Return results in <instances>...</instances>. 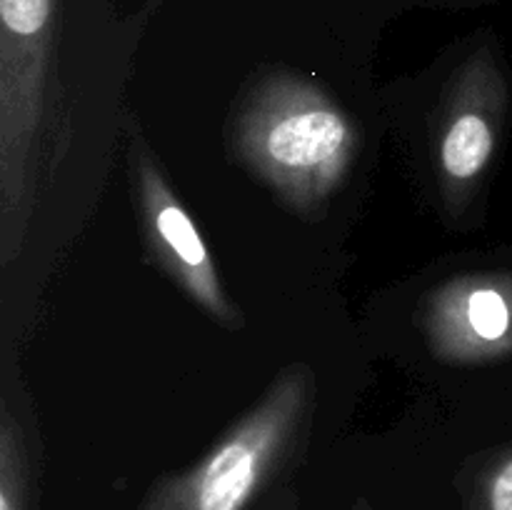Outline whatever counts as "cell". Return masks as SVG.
<instances>
[{
  "label": "cell",
  "mask_w": 512,
  "mask_h": 510,
  "mask_svg": "<svg viewBox=\"0 0 512 510\" xmlns=\"http://www.w3.org/2000/svg\"><path fill=\"white\" fill-rule=\"evenodd\" d=\"M465 475L463 510H512V445L485 453Z\"/></svg>",
  "instance_id": "cell-8"
},
{
  "label": "cell",
  "mask_w": 512,
  "mask_h": 510,
  "mask_svg": "<svg viewBox=\"0 0 512 510\" xmlns=\"http://www.w3.org/2000/svg\"><path fill=\"white\" fill-rule=\"evenodd\" d=\"M163 3H168V0H148V10L160 8V5H163Z\"/></svg>",
  "instance_id": "cell-11"
},
{
  "label": "cell",
  "mask_w": 512,
  "mask_h": 510,
  "mask_svg": "<svg viewBox=\"0 0 512 510\" xmlns=\"http://www.w3.org/2000/svg\"><path fill=\"white\" fill-rule=\"evenodd\" d=\"M315 405L313 368L290 363L208 453L155 480L138 510H248L300 463Z\"/></svg>",
  "instance_id": "cell-3"
},
{
  "label": "cell",
  "mask_w": 512,
  "mask_h": 510,
  "mask_svg": "<svg viewBox=\"0 0 512 510\" xmlns=\"http://www.w3.org/2000/svg\"><path fill=\"white\" fill-rule=\"evenodd\" d=\"M63 0H0V263L25 243L53 143L60 160L68 128L55 108Z\"/></svg>",
  "instance_id": "cell-2"
},
{
  "label": "cell",
  "mask_w": 512,
  "mask_h": 510,
  "mask_svg": "<svg viewBox=\"0 0 512 510\" xmlns=\"http://www.w3.org/2000/svg\"><path fill=\"white\" fill-rule=\"evenodd\" d=\"M260 510H300V498L293 488H285Z\"/></svg>",
  "instance_id": "cell-9"
},
{
  "label": "cell",
  "mask_w": 512,
  "mask_h": 510,
  "mask_svg": "<svg viewBox=\"0 0 512 510\" xmlns=\"http://www.w3.org/2000/svg\"><path fill=\"white\" fill-rule=\"evenodd\" d=\"M348 510H370V503L365 498H358L353 505H350Z\"/></svg>",
  "instance_id": "cell-10"
},
{
  "label": "cell",
  "mask_w": 512,
  "mask_h": 510,
  "mask_svg": "<svg viewBox=\"0 0 512 510\" xmlns=\"http://www.w3.org/2000/svg\"><path fill=\"white\" fill-rule=\"evenodd\" d=\"M228 148L293 213L318 218L348 180L363 130L323 85L280 68L243 90L230 113Z\"/></svg>",
  "instance_id": "cell-1"
},
{
  "label": "cell",
  "mask_w": 512,
  "mask_h": 510,
  "mask_svg": "<svg viewBox=\"0 0 512 510\" xmlns=\"http://www.w3.org/2000/svg\"><path fill=\"white\" fill-rule=\"evenodd\" d=\"M35 468L28 435L8 403L0 408V510L35 508Z\"/></svg>",
  "instance_id": "cell-7"
},
{
  "label": "cell",
  "mask_w": 512,
  "mask_h": 510,
  "mask_svg": "<svg viewBox=\"0 0 512 510\" xmlns=\"http://www.w3.org/2000/svg\"><path fill=\"white\" fill-rule=\"evenodd\" d=\"M425 343L448 365L512 358V270H475L435 285L420 308Z\"/></svg>",
  "instance_id": "cell-6"
},
{
  "label": "cell",
  "mask_w": 512,
  "mask_h": 510,
  "mask_svg": "<svg viewBox=\"0 0 512 510\" xmlns=\"http://www.w3.org/2000/svg\"><path fill=\"white\" fill-rule=\"evenodd\" d=\"M128 130L130 188L150 260L213 323L223 325L225 330L245 328L243 310L225 293L220 270L203 233L165 178L163 165L155 158L143 130L135 125V120H130Z\"/></svg>",
  "instance_id": "cell-5"
},
{
  "label": "cell",
  "mask_w": 512,
  "mask_h": 510,
  "mask_svg": "<svg viewBox=\"0 0 512 510\" xmlns=\"http://www.w3.org/2000/svg\"><path fill=\"white\" fill-rule=\"evenodd\" d=\"M510 85L490 45L475 48L445 83L433 118V165L443 205L463 213L503 138Z\"/></svg>",
  "instance_id": "cell-4"
}]
</instances>
